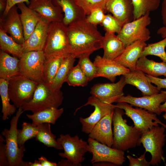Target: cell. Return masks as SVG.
I'll use <instances>...</instances> for the list:
<instances>
[{"label":"cell","instance_id":"obj_24","mask_svg":"<svg viewBox=\"0 0 166 166\" xmlns=\"http://www.w3.org/2000/svg\"><path fill=\"white\" fill-rule=\"evenodd\" d=\"M64 14L63 23L68 26L86 18V15L75 0H52Z\"/></svg>","mask_w":166,"mask_h":166},{"label":"cell","instance_id":"obj_16","mask_svg":"<svg viewBox=\"0 0 166 166\" xmlns=\"http://www.w3.org/2000/svg\"><path fill=\"white\" fill-rule=\"evenodd\" d=\"M166 100V94L161 91L160 93L144 96L141 97H135L129 95L124 96L117 103H127L132 106L144 109L159 115L161 113L160 106L161 103L164 102Z\"/></svg>","mask_w":166,"mask_h":166},{"label":"cell","instance_id":"obj_54","mask_svg":"<svg viewBox=\"0 0 166 166\" xmlns=\"http://www.w3.org/2000/svg\"><path fill=\"white\" fill-rule=\"evenodd\" d=\"M161 91L164 93L166 94V90H161ZM166 109V100L164 102V103L161 104L160 106V111L162 113L163 112V111Z\"/></svg>","mask_w":166,"mask_h":166},{"label":"cell","instance_id":"obj_15","mask_svg":"<svg viewBox=\"0 0 166 166\" xmlns=\"http://www.w3.org/2000/svg\"><path fill=\"white\" fill-rule=\"evenodd\" d=\"M17 5L12 7L5 16H0V28L8 34L17 43L22 44L25 41L23 30Z\"/></svg>","mask_w":166,"mask_h":166},{"label":"cell","instance_id":"obj_25","mask_svg":"<svg viewBox=\"0 0 166 166\" xmlns=\"http://www.w3.org/2000/svg\"><path fill=\"white\" fill-rule=\"evenodd\" d=\"M125 47L123 42L115 33L106 32L103 36L101 48L104 50V58L114 60L122 53Z\"/></svg>","mask_w":166,"mask_h":166},{"label":"cell","instance_id":"obj_49","mask_svg":"<svg viewBox=\"0 0 166 166\" xmlns=\"http://www.w3.org/2000/svg\"><path fill=\"white\" fill-rule=\"evenodd\" d=\"M21 166H42L39 160H35L34 162L23 161Z\"/></svg>","mask_w":166,"mask_h":166},{"label":"cell","instance_id":"obj_38","mask_svg":"<svg viewBox=\"0 0 166 166\" xmlns=\"http://www.w3.org/2000/svg\"><path fill=\"white\" fill-rule=\"evenodd\" d=\"M166 38L158 42L148 44L145 47L141 56L152 55L157 56L166 63Z\"/></svg>","mask_w":166,"mask_h":166},{"label":"cell","instance_id":"obj_34","mask_svg":"<svg viewBox=\"0 0 166 166\" xmlns=\"http://www.w3.org/2000/svg\"><path fill=\"white\" fill-rule=\"evenodd\" d=\"M134 8V20L156 10L160 0H132Z\"/></svg>","mask_w":166,"mask_h":166},{"label":"cell","instance_id":"obj_55","mask_svg":"<svg viewBox=\"0 0 166 166\" xmlns=\"http://www.w3.org/2000/svg\"><path fill=\"white\" fill-rule=\"evenodd\" d=\"M163 112H164V113L163 114V116L164 119L166 120V109H164Z\"/></svg>","mask_w":166,"mask_h":166},{"label":"cell","instance_id":"obj_46","mask_svg":"<svg viewBox=\"0 0 166 166\" xmlns=\"http://www.w3.org/2000/svg\"><path fill=\"white\" fill-rule=\"evenodd\" d=\"M30 0H7V5L6 10L3 14L2 16H5L7 14L9 10L13 6L17 4L22 2L26 3L29 4Z\"/></svg>","mask_w":166,"mask_h":166},{"label":"cell","instance_id":"obj_51","mask_svg":"<svg viewBox=\"0 0 166 166\" xmlns=\"http://www.w3.org/2000/svg\"><path fill=\"white\" fill-rule=\"evenodd\" d=\"M60 166H76L75 165L68 160H62L57 164Z\"/></svg>","mask_w":166,"mask_h":166},{"label":"cell","instance_id":"obj_32","mask_svg":"<svg viewBox=\"0 0 166 166\" xmlns=\"http://www.w3.org/2000/svg\"><path fill=\"white\" fill-rule=\"evenodd\" d=\"M39 131L35 138L36 140L48 147L58 150L63 149L62 146L56 140V136L51 131L50 124L43 123L37 125Z\"/></svg>","mask_w":166,"mask_h":166},{"label":"cell","instance_id":"obj_53","mask_svg":"<svg viewBox=\"0 0 166 166\" xmlns=\"http://www.w3.org/2000/svg\"><path fill=\"white\" fill-rule=\"evenodd\" d=\"M157 34L163 38H166V28L164 26L160 28L157 31Z\"/></svg>","mask_w":166,"mask_h":166},{"label":"cell","instance_id":"obj_43","mask_svg":"<svg viewBox=\"0 0 166 166\" xmlns=\"http://www.w3.org/2000/svg\"><path fill=\"white\" fill-rule=\"evenodd\" d=\"M146 152L140 156L136 158H134L130 155L127 156L129 162V166H149L150 161H148L145 158Z\"/></svg>","mask_w":166,"mask_h":166},{"label":"cell","instance_id":"obj_26","mask_svg":"<svg viewBox=\"0 0 166 166\" xmlns=\"http://www.w3.org/2000/svg\"><path fill=\"white\" fill-rule=\"evenodd\" d=\"M17 6L21 11L20 18L25 40L33 31L42 17L24 2L18 3Z\"/></svg>","mask_w":166,"mask_h":166},{"label":"cell","instance_id":"obj_10","mask_svg":"<svg viewBox=\"0 0 166 166\" xmlns=\"http://www.w3.org/2000/svg\"><path fill=\"white\" fill-rule=\"evenodd\" d=\"M45 59L43 50L24 53L19 59L20 73L38 83L43 82V71Z\"/></svg>","mask_w":166,"mask_h":166},{"label":"cell","instance_id":"obj_14","mask_svg":"<svg viewBox=\"0 0 166 166\" xmlns=\"http://www.w3.org/2000/svg\"><path fill=\"white\" fill-rule=\"evenodd\" d=\"M123 75L116 83H98L94 85L91 89L90 93L101 102L111 104L117 103L124 96L123 89L126 85Z\"/></svg>","mask_w":166,"mask_h":166},{"label":"cell","instance_id":"obj_12","mask_svg":"<svg viewBox=\"0 0 166 166\" xmlns=\"http://www.w3.org/2000/svg\"><path fill=\"white\" fill-rule=\"evenodd\" d=\"M88 152L93 156L90 161L92 164L105 161L119 166L125 161L124 151L109 147L90 137L88 138Z\"/></svg>","mask_w":166,"mask_h":166},{"label":"cell","instance_id":"obj_17","mask_svg":"<svg viewBox=\"0 0 166 166\" xmlns=\"http://www.w3.org/2000/svg\"><path fill=\"white\" fill-rule=\"evenodd\" d=\"M93 63L96 69L95 78L105 77L112 82L117 76L124 75L130 71L114 60L105 59L99 55L95 57Z\"/></svg>","mask_w":166,"mask_h":166},{"label":"cell","instance_id":"obj_18","mask_svg":"<svg viewBox=\"0 0 166 166\" xmlns=\"http://www.w3.org/2000/svg\"><path fill=\"white\" fill-rule=\"evenodd\" d=\"M49 23L41 18L33 31L22 44L23 53L43 50Z\"/></svg>","mask_w":166,"mask_h":166},{"label":"cell","instance_id":"obj_22","mask_svg":"<svg viewBox=\"0 0 166 166\" xmlns=\"http://www.w3.org/2000/svg\"><path fill=\"white\" fill-rule=\"evenodd\" d=\"M114 111L104 117L95 125L89 134V137L109 147H112L113 134L112 125Z\"/></svg>","mask_w":166,"mask_h":166},{"label":"cell","instance_id":"obj_29","mask_svg":"<svg viewBox=\"0 0 166 166\" xmlns=\"http://www.w3.org/2000/svg\"><path fill=\"white\" fill-rule=\"evenodd\" d=\"M64 109L51 108L39 111L32 114H27L26 116L32 121V123L36 125L43 124H54L57 120L63 113Z\"/></svg>","mask_w":166,"mask_h":166},{"label":"cell","instance_id":"obj_3","mask_svg":"<svg viewBox=\"0 0 166 166\" xmlns=\"http://www.w3.org/2000/svg\"><path fill=\"white\" fill-rule=\"evenodd\" d=\"M43 51L46 60L62 57L70 53L67 26L62 22L49 23Z\"/></svg>","mask_w":166,"mask_h":166},{"label":"cell","instance_id":"obj_21","mask_svg":"<svg viewBox=\"0 0 166 166\" xmlns=\"http://www.w3.org/2000/svg\"><path fill=\"white\" fill-rule=\"evenodd\" d=\"M147 45L145 42L143 41L134 42L125 47L122 53L114 60L130 71L136 70L138 61Z\"/></svg>","mask_w":166,"mask_h":166},{"label":"cell","instance_id":"obj_45","mask_svg":"<svg viewBox=\"0 0 166 166\" xmlns=\"http://www.w3.org/2000/svg\"><path fill=\"white\" fill-rule=\"evenodd\" d=\"M146 75L150 81L156 85L158 89L160 90L161 89H166V78L162 79Z\"/></svg>","mask_w":166,"mask_h":166},{"label":"cell","instance_id":"obj_56","mask_svg":"<svg viewBox=\"0 0 166 166\" xmlns=\"http://www.w3.org/2000/svg\"><path fill=\"white\" fill-rule=\"evenodd\" d=\"M159 124H160L161 125L163 126H164L165 129H166V124H164L163 123H162L160 121H159L158 123Z\"/></svg>","mask_w":166,"mask_h":166},{"label":"cell","instance_id":"obj_6","mask_svg":"<svg viewBox=\"0 0 166 166\" xmlns=\"http://www.w3.org/2000/svg\"><path fill=\"white\" fill-rule=\"evenodd\" d=\"M24 112L22 107L18 108L15 115L10 122L9 129L5 128L1 134L5 138L6 149L9 166H21L26 149L23 146H18L17 124L21 115Z\"/></svg>","mask_w":166,"mask_h":166},{"label":"cell","instance_id":"obj_20","mask_svg":"<svg viewBox=\"0 0 166 166\" xmlns=\"http://www.w3.org/2000/svg\"><path fill=\"white\" fill-rule=\"evenodd\" d=\"M106 10L111 13L122 26L134 20L132 0H108Z\"/></svg>","mask_w":166,"mask_h":166},{"label":"cell","instance_id":"obj_47","mask_svg":"<svg viewBox=\"0 0 166 166\" xmlns=\"http://www.w3.org/2000/svg\"><path fill=\"white\" fill-rule=\"evenodd\" d=\"M161 15L164 26L166 28V0H163L162 4Z\"/></svg>","mask_w":166,"mask_h":166},{"label":"cell","instance_id":"obj_36","mask_svg":"<svg viewBox=\"0 0 166 166\" xmlns=\"http://www.w3.org/2000/svg\"><path fill=\"white\" fill-rule=\"evenodd\" d=\"M22 129H18V146L21 147L27 140L35 137L38 134V125L32 123L24 122L22 125Z\"/></svg>","mask_w":166,"mask_h":166},{"label":"cell","instance_id":"obj_11","mask_svg":"<svg viewBox=\"0 0 166 166\" xmlns=\"http://www.w3.org/2000/svg\"><path fill=\"white\" fill-rule=\"evenodd\" d=\"M117 107L123 109L124 114L133 121L134 126L142 133L148 130L153 127L159 125L160 121L157 114L145 109L137 107L134 108L128 103H117Z\"/></svg>","mask_w":166,"mask_h":166},{"label":"cell","instance_id":"obj_37","mask_svg":"<svg viewBox=\"0 0 166 166\" xmlns=\"http://www.w3.org/2000/svg\"><path fill=\"white\" fill-rule=\"evenodd\" d=\"M88 82L87 77L78 64L72 68L65 81L69 86H85Z\"/></svg>","mask_w":166,"mask_h":166},{"label":"cell","instance_id":"obj_33","mask_svg":"<svg viewBox=\"0 0 166 166\" xmlns=\"http://www.w3.org/2000/svg\"><path fill=\"white\" fill-rule=\"evenodd\" d=\"M9 80L0 78V95L1 97L3 121L7 119L8 117L14 114L16 110V106L10 104L8 91Z\"/></svg>","mask_w":166,"mask_h":166},{"label":"cell","instance_id":"obj_23","mask_svg":"<svg viewBox=\"0 0 166 166\" xmlns=\"http://www.w3.org/2000/svg\"><path fill=\"white\" fill-rule=\"evenodd\" d=\"M123 76L126 84L136 87L141 91L143 96L157 93L161 90L153 85L146 74L140 70L136 69L130 71Z\"/></svg>","mask_w":166,"mask_h":166},{"label":"cell","instance_id":"obj_7","mask_svg":"<svg viewBox=\"0 0 166 166\" xmlns=\"http://www.w3.org/2000/svg\"><path fill=\"white\" fill-rule=\"evenodd\" d=\"M38 83L21 74L12 77L8 87L10 100L17 108L22 107L32 98Z\"/></svg>","mask_w":166,"mask_h":166},{"label":"cell","instance_id":"obj_9","mask_svg":"<svg viewBox=\"0 0 166 166\" xmlns=\"http://www.w3.org/2000/svg\"><path fill=\"white\" fill-rule=\"evenodd\" d=\"M62 146L64 152H60L59 155L66 158L76 166H81L85 159V154L89 151L88 142L79 138L77 135L72 137L69 134H61L57 140Z\"/></svg>","mask_w":166,"mask_h":166},{"label":"cell","instance_id":"obj_31","mask_svg":"<svg viewBox=\"0 0 166 166\" xmlns=\"http://www.w3.org/2000/svg\"><path fill=\"white\" fill-rule=\"evenodd\" d=\"M0 48L2 50L20 59L23 53L22 45L17 43L0 28Z\"/></svg>","mask_w":166,"mask_h":166},{"label":"cell","instance_id":"obj_2","mask_svg":"<svg viewBox=\"0 0 166 166\" xmlns=\"http://www.w3.org/2000/svg\"><path fill=\"white\" fill-rule=\"evenodd\" d=\"M124 110L116 107L112 119L113 143L112 147L123 151L140 145L142 132L134 126H130L124 119Z\"/></svg>","mask_w":166,"mask_h":166},{"label":"cell","instance_id":"obj_44","mask_svg":"<svg viewBox=\"0 0 166 166\" xmlns=\"http://www.w3.org/2000/svg\"><path fill=\"white\" fill-rule=\"evenodd\" d=\"M2 135L0 136V166H9L6 153L5 144H3L5 140Z\"/></svg>","mask_w":166,"mask_h":166},{"label":"cell","instance_id":"obj_50","mask_svg":"<svg viewBox=\"0 0 166 166\" xmlns=\"http://www.w3.org/2000/svg\"><path fill=\"white\" fill-rule=\"evenodd\" d=\"M7 0H0V16L3 15L6 7Z\"/></svg>","mask_w":166,"mask_h":166},{"label":"cell","instance_id":"obj_48","mask_svg":"<svg viewBox=\"0 0 166 166\" xmlns=\"http://www.w3.org/2000/svg\"><path fill=\"white\" fill-rule=\"evenodd\" d=\"M40 161L42 166H57V164L56 163L48 160L44 156H42L38 158Z\"/></svg>","mask_w":166,"mask_h":166},{"label":"cell","instance_id":"obj_1","mask_svg":"<svg viewBox=\"0 0 166 166\" xmlns=\"http://www.w3.org/2000/svg\"><path fill=\"white\" fill-rule=\"evenodd\" d=\"M67 33L70 53L76 58L90 55L101 48L103 36L96 26L88 22L86 18L67 26Z\"/></svg>","mask_w":166,"mask_h":166},{"label":"cell","instance_id":"obj_40","mask_svg":"<svg viewBox=\"0 0 166 166\" xmlns=\"http://www.w3.org/2000/svg\"><path fill=\"white\" fill-rule=\"evenodd\" d=\"M77 4L88 15L94 9L101 8L106 10V5L108 0H75Z\"/></svg>","mask_w":166,"mask_h":166},{"label":"cell","instance_id":"obj_19","mask_svg":"<svg viewBox=\"0 0 166 166\" xmlns=\"http://www.w3.org/2000/svg\"><path fill=\"white\" fill-rule=\"evenodd\" d=\"M28 6L49 23L62 22L64 14L60 8L53 4L52 0H30Z\"/></svg>","mask_w":166,"mask_h":166},{"label":"cell","instance_id":"obj_5","mask_svg":"<svg viewBox=\"0 0 166 166\" xmlns=\"http://www.w3.org/2000/svg\"><path fill=\"white\" fill-rule=\"evenodd\" d=\"M165 129L163 126L158 125L142 133L140 142L145 152H149L151 155V165H158L162 161L165 162L163 149L165 141Z\"/></svg>","mask_w":166,"mask_h":166},{"label":"cell","instance_id":"obj_42","mask_svg":"<svg viewBox=\"0 0 166 166\" xmlns=\"http://www.w3.org/2000/svg\"><path fill=\"white\" fill-rule=\"evenodd\" d=\"M104 11L101 8L94 9L87 15L86 19L88 22L95 26L101 24L105 16Z\"/></svg>","mask_w":166,"mask_h":166},{"label":"cell","instance_id":"obj_35","mask_svg":"<svg viewBox=\"0 0 166 166\" xmlns=\"http://www.w3.org/2000/svg\"><path fill=\"white\" fill-rule=\"evenodd\" d=\"M64 56L49 60L45 59L43 71L44 82L49 85L52 83L60 68Z\"/></svg>","mask_w":166,"mask_h":166},{"label":"cell","instance_id":"obj_13","mask_svg":"<svg viewBox=\"0 0 166 166\" xmlns=\"http://www.w3.org/2000/svg\"><path fill=\"white\" fill-rule=\"evenodd\" d=\"M89 105L94 106L93 112L87 117H81L79 118V121L82 125V131L88 134L91 132L95 125L102 118L111 113L117 107L116 105L105 103L92 95L88 98L85 104L77 109L74 114L82 107Z\"/></svg>","mask_w":166,"mask_h":166},{"label":"cell","instance_id":"obj_28","mask_svg":"<svg viewBox=\"0 0 166 166\" xmlns=\"http://www.w3.org/2000/svg\"><path fill=\"white\" fill-rule=\"evenodd\" d=\"M136 69L153 77L161 76L166 77V63L163 61L156 62L148 59L145 56H142L139 59Z\"/></svg>","mask_w":166,"mask_h":166},{"label":"cell","instance_id":"obj_41","mask_svg":"<svg viewBox=\"0 0 166 166\" xmlns=\"http://www.w3.org/2000/svg\"><path fill=\"white\" fill-rule=\"evenodd\" d=\"M101 24L106 32L117 34L120 32L123 26L116 18L109 14L105 15Z\"/></svg>","mask_w":166,"mask_h":166},{"label":"cell","instance_id":"obj_4","mask_svg":"<svg viewBox=\"0 0 166 166\" xmlns=\"http://www.w3.org/2000/svg\"><path fill=\"white\" fill-rule=\"evenodd\" d=\"M63 99V93L60 90L53 89L49 85L40 82L32 98L22 107L24 111H31L33 113L51 108H58Z\"/></svg>","mask_w":166,"mask_h":166},{"label":"cell","instance_id":"obj_39","mask_svg":"<svg viewBox=\"0 0 166 166\" xmlns=\"http://www.w3.org/2000/svg\"><path fill=\"white\" fill-rule=\"evenodd\" d=\"M90 55L85 54L80 57L78 64L87 77L89 81L94 78L96 73V69L93 62L89 58Z\"/></svg>","mask_w":166,"mask_h":166},{"label":"cell","instance_id":"obj_30","mask_svg":"<svg viewBox=\"0 0 166 166\" xmlns=\"http://www.w3.org/2000/svg\"><path fill=\"white\" fill-rule=\"evenodd\" d=\"M76 58L71 53L64 56L57 73L50 85L54 90H60L63 84L65 82L66 77L73 65Z\"/></svg>","mask_w":166,"mask_h":166},{"label":"cell","instance_id":"obj_52","mask_svg":"<svg viewBox=\"0 0 166 166\" xmlns=\"http://www.w3.org/2000/svg\"><path fill=\"white\" fill-rule=\"evenodd\" d=\"M93 166H115V164L108 162L103 161L94 163L93 164Z\"/></svg>","mask_w":166,"mask_h":166},{"label":"cell","instance_id":"obj_8","mask_svg":"<svg viewBox=\"0 0 166 166\" xmlns=\"http://www.w3.org/2000/svg\"><path fill=\"white\" fill-rule=\"evenodd\" d=\"M149 14L148 13L123 26L117 36L125 47L136 41L146 42L150 39V32L147 28L151 22Z\"/></svg>","mask_w":166,"mask_h":166},{"label":"cell","instance_id":"obj_27","mask_svg":"<svg viewBox=\"0 0 166 166\" xmlns=\"http://www.w3.org/2000/svg\"><path fill=\"white\" fill-rule=\"evenodd\" d=\"M10 56L2 50L0 51V78L9 80L20 74L19 59Z\"/></svg>","mask_w":166,"mask_h":166}]
</instances>
